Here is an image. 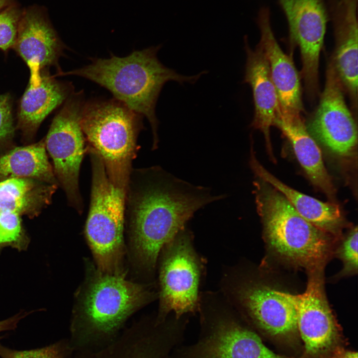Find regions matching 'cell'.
I'll list each match as a JSON object with an SVG mask.
<instances>
[{
  "label": "cell",
  "mask_w": 358,
  "mask_h": 358,
  "mask_svg": "<svg viewBox=\"0 0 358 358\" xmlns=\"http://www.w3.org/2000/svg\"><path fill=\"white\" fill-rule=\"evenodd\" d=\"M209 188L180 179L159 166L133 168L125 190L126 256L134 280L151 283L163 247L195 212L223 199Z\"/></svg>",
  "instance_id": "1"
},
{
  "label": "cell",
  "mask_w": 358,
  "mask_h": 358,
  "mask_svg": "<svg viewBox=\"0 0 358 358\" xmlns=\"http://www.w3.org/2000/svg\"><path fill=\"white\" fill-rule=\"evenodd\" d=\"M84 279L75 294L70 325L75 353L95 351L112 343L135 312L158 299L157 281L127 278V273H108L85 259Z\"/></svg>",
  "instance_id": "2"
},
{
  "label": "cell",
  "mask_w": 358,
  "mask_h": 358,
  "mask_svg": "<svg viewBox=\"0 0 358 358\" xmlns=\"http://www.w3.org/2000/svg\"><path fill=\"white\" fill-rule=\"evenodd\" d=\"M160 46L135 51L119 57L94 58L83 67L58 75H74L90 80L106 89L121 101L149 121L152 131V150L158 146L159 122L156 106L161 91L169 81L180 84L195 83L206 72L185 76L166 67L158 59Z\"/></svg>",
  "instance_id": "3"
},
{
  "label": "cell",
  "mask_w": 358,
  "mask_h": 358,
  "mask_svg": "<svg viewBox=\"0 0 358 358\" xmlns=\"http://www.w3.org/2000/svg\"><path fill=\"white\" fill-rule=\"evenodd\" d=\"M254 184L264 235L271 250L308 271L323 268L330 253V235L300 216L272 185L258 177Z\"/></svg>",
  "instance_id": "4"
},
{
  "label": "cell",
  "mask_w": 358,
  "mask_h": 358,
  "mask_svg": "<svg viewBox=\"0 0 358 358\" xmlns=\"http://www.w3.org/2000/svg\"><path fill=\"white\" fill-rule=\"evenodd\" d=\"M198 313L197 340L177 346L170 358H295L267 348L220 290L201 292Z\"/></svg>",
  "instance_id": "5"
},
{
  "label": "cell",
  "mask_w": 358,
  "mask_h": 358,
  "mask_svg": "<svg viewBox=\"0 0 358 358\" xmlns=\"http://www.w3.org/2000/svg\"><path fill=\"white\" fill-rule=\"evenodd\" d=\"M142 118L115 98L85 102L82 110L86 147L101 158L111 182L125 190L139 149Z\"/></svg>",
  "instance_id": "6"
},
{
  "label": "cell",
  "mask_w": 358,
  "mask_h": 358,
  "mask_svg": "<svg viewBox=\"0 0 358 358\" xmlns=\"http://www.w3.org/2000/svg\"><path fill=\"white\" fill-rule=\"evenodd\" d=\"M220 290L249 325L282 347H300L296 309L284 292L256 280L239 264L224 269Z\"/></svg>",
  "instance_id": "7"
},
{
  "label": "cell",
  "mask_w": 358,
  "mask_h": 358,
  "mask_svg": "<svg viewBox=\"0 0 358 358\" xmlns=\"http://www.w3.org/2000/svg\"><path fill=\"white\" fill-rule=\"evenodd\" d=\"M91 169L90 204L84 233L100 270L108 273L127 272L124 241L125 190L110 180L101 158L87 148Z\"/></svg>",
  "instance_id": "8"
},
{
  "label": "cell",
  "mask_w": 358,
  "mask_h": 358,
  "mask_svg": "<svg viewBox=\"0 0 358 358\" xmlns=\"http://www.w3.org/2000/svg\"><path fill=\"white\" fill-rule=\"evenodd\" d=\"M192 231L187 226L161 250L157 261L159 305L156 318L165 320L198 312L200 288L205 274V259L196 251Z\"/></svg>",
  "instance_id": "9"
},
{
  "label": "cell",
  "mask_w": 358,
  "mask_h": 358,
  "mask_svg": "<svg viewBox=\"0 0 358 358\" xmlns=\"http://www.w3.org/2000/svg\"><path fill=\"white\" fill-rule=\"evenodd\" d=\"M85 103L82 91L73 92L54 117L44 140L53 160L56 179L69 204L79 214L84 208L79 176L86 153V139L81 126Z\"/></svg>",
  "instance_id": "10"
},
{
  "label": "cell",
  "mask_w": 358,
  "mask_h": 358,
  "mask_svg": "<svg viewBox=\"0 0 358 358\" xmlns=\"http://www.w3.org/2000/svg\"><path fill=\"white\" fill-rule=\"evenodd\" d=\"M323 268L311 271L305 290L301 294H284L293 303L303 350L297 358H328L343 346V338L327 301Z\"/></svg>",
  "instance_id": "11"
},
{
  "label": "cell",
  "mask_w": 358,
  "mask_h": 358,
  "mask_svg": "<svg viewBox=\"0 0 358 358\" xmlns=\"http://www.w3.org/2000/svg\"><path fill=\"white\" fill-rule=\"evenodd\" d=\"M277 0L287 21L291 48H299L306 94L314 101L319 92V57L329 21L323 0Z\"/></svg>",
  "instance_id": "12"
},
{
  "label": "cell",
  "mask_w": 358,
  "mask_h": 358,
  "mask_svg": "<svg viewBox=\"0 0 358 358\" xmlns=\"http://www.w3.org/2000/svg\"><path fill=\"white\" fill-rule=\"evenodd\" d=\"M344 90L329 60L319 104L306 125L310 134L334 154L350 156L357 143V127L343 94Z\"/></svg>",
  "instance_id": "13"
},
{
  "label": "cell",
  "mask_w": 358,
  "mask_h": 358,
  "mask_svg": "<svg viewBox=\"0 0 358 358\" xmlns=\"http://www.w3.org/2000/svg\"><path fill=\"white\" fill-rule=\"evenodd\" d=\"M13 48L30 69L29 84L36 86L41 71L51 66L60 69L58 61L65 46L45 9L32 5L22 10Z\"/></svg>",
  "instance_id": "14"
},
{
  "label": "cell",
  "mask_w": 358,
  "mask_h": 358,
  "mask_svg": "<svg viewBox=\"0 0 358 358\" xmlns=\"http://www.w3.org/2000/svg\"><path fill=\"white\" fill-rule=\"evenodd\" d=\"M270 9L263 6L259 11L257 23L261 38L258 43L268 60L272 82L279 103L280 114L301 115L303 111L300 78L291 56L281 49L274 36Z\"/></svg>",
  "instance_id": "15"
},
{
  "label": "cell",
  "mask_w": 358,
  "mask_h": 358,
  "mask_svg": "<svg viewBox=\"0 0 358 358\" xmlns=\"http://www.w3.org/2000/svg\"><path fill=\"white\" fill-rule=\"evenodd\" d=\"M244 41L246 62L244 82L251 88L254 103L252 126L263 133L268 151L272 156L270 129L280 113L278 95L261 46L258 44L255 49H252L246 36Z\"/></svg>",
  "instance_id": "16"
},
{
  "label": "cell",
  "mask_w": 358,
  "mask_h": 358,
  "mask_svg": "<svg viewBox=\"0 0 358 358\" xmlns=\"http://www.w3.org/2000/svg\"><path fill=\"white\" fill-rule=\"evenodd\" d=\"M71 84L59 81L44 70L38 85L28 84L19 103L17 127L26 137L35 135L45 118L73 92Z\"/></svg>",
  "instance_id": "17"
},
{
  "label": "cell",
  "mask_w": 358,
  "mask_h": 358,
  "mask_svg": "<svg viewBox=\"0 0 358 358\" xmlns=\"http://www.w3.org/2000/svg\"><path fill=\"white\" fill-rule=\"evenodd\" d=\"M250 165L256 177L281 192L305 220L329 235L339 234L343 227L344 219L338 205L333 202L321 201L282 182L260 163L253 147L251 149Z\"/></svg>",
  "instance_id": "18"
},
{
  "label": "cell",
  "mask_w": 358,
  "mask_h": 358,
  "mask_svg": "<svg viewBox=\"0 0 358 358\" xmlns=\"http://www.w3.org/2000/svg\"><path fill=\"white\" fill-rule=\"evenodd\" d=\"M289 141L295 156L313 185L334 202L335 189L323 162L321 150L308 131L301 115L280 113L274 122Z\"/></svg>",
  "instance_id": "19"
},
{
  "label": "cell",
  "mask_w": 358,
  "mask_h": 358,
  "mask_svg": "<svg viewBox=\"0 0 358 358\" xmlns=\"http://www.w3.org/2000/svg\"><path fill=\"white\" fill-rule=\"evenodd\" d=\"M57 184L27 178L0 181V211L34 217L51 201Z\"/></svg>",
  "instance_id": "20"
},
{
  "label": "cell",
  "mask_w": 358,
  "mask_h": 358,
  "mask_svg": "<svg viewBox=\"0 0 358 358\" xmlns=\"http://www.w3.org/2000/svg\"><path fill=\"white\" fill-rule=\"evenodd\" d=\"M27 178L57 184L46 153L44 140L15 148L0 156V181Z\"/></svg>",
  "instance_id": "21"
},
{
  "label": "cell",
  "mask_w": 358,
  "mask_h": 358,
  "mask_svg": "<svg viewBox=\"0 0 358 358\" xmlns=\"http://www.w3.org/2000/svg\"><path fill=\"white\" fill-rule=\"evenodd\" d=\"M21 216L0 211V251L6 247L18 251L27 249L30 240L22 227Z\"/></svg>",
  "instance_id": "22"
},
{
  "label": "cell",
  "mask_w": 358,
  "mask_h": 358,
  "mask_svg": "<svg viewBox=\"0 0 358 358\" xmlns=\"http://www.w3.org/2000/svg\"><path fill=\"white\" fill-rule=\"evenodd\" d=\"M74 355L68 338L42 348L27 350L10 349L0 343V358H74Z\"/></svg>",
  "instance_id": "23"
},
{
  "label": "cell",
  "mask_w": 358,
  "mask_h": 358,
  "mask_svg": "<svg viewBox=\"0 0 358 358\" xmlns=\"http://www.w3.org/2000/svg\"><path fill=\"white\" fill-rule=\"evenodd\" d=\"M22 10L15 3L0 12V49L2 51L13 48Z\"/></svg>",
  "instance_id": "24"
},
{
  "label": "cell",
  "mask_w": 358,
  "mask_h": 358,
  "mask_svg": "<svg viewBox=\"0 0 358 358\" xmlns=\"http://www.w3.org/2000/svg\"><path fill=\"white\" fill-rule=\"evenodd\" d=\"M344 263L343 272H354L358 269V228L356 227L347 237L339 250Z\"/></svg>",
  "instance_id": "25"
},
{
  "label": "cell",
  "mask_w": 358,
  "mask_h": 358,
  "mask_svg": "<svg viewBox=\"0 0 358 358\" xmlns=\"http://www.w3.org/2000/svg\"><path fill=\"white\" fill-rule=\"evenodd\" d=\"M12 105V99L9 94H0V143L9 139L13 135Z\"/></svg>",
  "instance_id": "26"
},
{
  "label": "cell",
  "mask_w": 358,
  "mask_h": 358,
  "mask_svg": "<svg viewBox=\"0 0 358 358\" xmlns=\"http://www.w3.org/2000/svg\"><path fill=\"white\" fill-rule=\"evenodd\" d=\"M27 315V312H19L11 317L0 321V333L15 329L19 321ZM3 337H0V340Z\"/></svg>",
  "instance_id": "27"
},
{
  "label": "cell",
  "mask_w": 358,
  "mask_h": 358,
  "mask_svg": "<svg viewBox=\"0 0 358 358\" xmlns=\"http://www.w3.org/2000/svg\"><path fill=\"white\" fill-rule=\"evenodd\" d=\"M328 358H358V353L341 346L335 350Z\"/></svg>",
  "instance_id": "28"
},
{
  "label": "cell",
  "mask_w": 358,
  "mask_h": 358,
  "mask_svg": "<svg viewBox=\"0 0 358 358\" xmlns=\"http://www.w3.org/2000/svg\"><path fill=\"white\" fill-rule=\"evenodd\" d=\"M15 3V0H0V12Z\"/></svg>",
  "instance_id": "29"
}]
</instances>
